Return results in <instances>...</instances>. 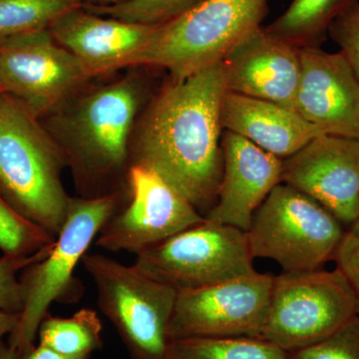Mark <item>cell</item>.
Listing matches in <instances>:
<instances>
[{
	"label": "cell",
	"instance_id": "17",
	"mask_svg": "<svg viewBox=\"0 0 359 359\" xmlns=\"http://www.w3.org/2000/svg\"><path fill=\"white\" fill-rule=\"evenodd\" d=\"M156 27L105 18L82 6L63 14L48 30L93 78L130 67Z\"/></svg>",
	"mask_w": 359,
	"mask_h": 359
},
{
	"label": "cell",
	"instance_id": "12",
	"mask_svg": "<svg viewBox=\"0 0 359 359\" xmlns=\"http://www.w3.org/2000/svg\"><path fill=\"white\" fill-rule=\"evenodd\" d=\"M129 201L104 224L97 247L139 254L202 223L205 217L150 168H129Z\"/></svg>",
	"mask_w": 359,
	"mask_h": 359
},
{
	"label": "cell",
	"instance_id": "32",
	"mask_svg": "<svg viewBox=\"0 0 359 359\" xmlns=\"http://www.w3.org/2000/svg\"><path fill=\"white\" fill-rule=\"evenodd\" d=\"M87 1L91 2V4H98V6H110V4H118V2H121L123 0H87Z\"/></svg>",
	"mask_w": 359,
	"mask_h": 359
},
{
	"label": "cell",
	"instance_id": "25",
	"mask_svg": "<svg viewBox=\"0 0 359 359\" xmlns=\"http://www.w3.org/2000/svg\"><path fill=\"white\" fill-rule=\"evenodd\" d=\"M54 243L29 256L4 255L0 257V311L11 313H20L22 311V289L18 273L26 266L47 256L53 248Z\"/></svg>",
	"mask_w": 359,
	"mask_h": 359
},
{
	"label": "cell",
	"instance_id": "13",
	"mask_svg": "<svg viewBox=\"0 0 359 359\" xmlns=\"http://www.w3.org/2000/svg\"><path fill=\"white\" fill-rule=\"evenodd\" d=\"M282 183L327 209L342 224L359 219V140L320 135L283 160Z\"/></svg>",
	"mask_w": 359,
	"mask_h": 359
},
{
	"label": "cell",
	"instance_id": "24",
	"mask_svg": "<svg viewBox=\"0 0 359 359\" xmlns=\"http://www.w3.org/2000/svg\"><path fill=\"white\" fill-rule=\"evenodd\" d=\"M56 238L26 221L0 194V250L9 256H29L48 247Z\"/></svg>",
	"mask_w": 359,
	"mask_h": 359
},
{
	"label": "cell",
	"instance_id": "11",
	"mask_svg": "<svg viewBox=\"0 0 359 359\" xmlns=\"http://www.w3.org/2000/svg\"><path fill=\"white\" fill-rule=\"evenodd\" d=\"M275 276L252 273L199 289L177 292L168 337H257L266 321Z\"/></svg>",
	"mask_w": 359,
	"mask_h": 359
},
{
	"label": "cell",
	"instance_id": "14",
	"mask_svg": "<svg viewBox=\"0 0 359 359\" xmlns=\"http://www.w3.org/2000/svg\"><path fill=\"white\" fill-rule=\"evenodd\" d=\"M295 111L323 134L359 140V80L340 52L301 48Z\"/></svg>",
	"mask_w": 359,
	"mask_h": 359
},
{
	"label": "cell",
	"instance_id": "19",
	"mask_svg": "<svg viewBox=\"0 0 359 359\" xmlns=\"http://www.w3.org/2000/svg\"><path fill=\"white\" fill-rule=\"evenodd\" d=\"M358 4L359 0H292L264 29L299 48L320 47L332 22Z\"/></svg>",
	"mask_w": 359,
	"mask_h": 359
},
{
	"label": "cell",
	"instance_id": "1",
	"mask_svg": "<svg viewBox=\"0 0 359 359\" xmlns=\"http://www.w3.org/2000/svg\"><path fill=\"white\" fill-rule=\"evenodd\" d=\"M226 91L222 62L171 79L151 103L131 148V165L152 169L204 217L216 203L223 176Z\"/></svg>",
	"mask_w": 359,
	"mask_h": 359
},
{
	"label": "cell",
	"instance_id": "28",
	"mask_svg": "<svg viewBox=\"0 0 359 359\" xmlns=\"http://www.w3.org/2000/svg\"><path fill=\"white\" fill-rule=\"evenodd\" d=\"M334 259L337 269L346 276L353 290L359 316V219L344 233Z\"/></svg>",
	"mask_w": 359,
	"mask_h": 359
},
{
	"label": "cell",
	"instance_id": "27",
	"mask_svg": "<svg viewBox=\"0 0 359 359\" xmlns=\"http://www.w3.org/2000/svg\"><path fill=\"white\" fill-rule=\"evenodd\" d=\"M328 36L339 45L340 53L359 80V4L332 22Z\"/></svg>",
	"mask_w": 359,
	"mask_h": 359
},
{
	"label": "cell",
	"instance_id": "29",
	"mask_svg": "<svg viewBox=\"0 0 359 359\" xmlns=\"http://www.w3.org/2000/svg\"><path fill=\"white\" fill-rule=\"evenodd\" d=\"M21 359H90V358L65 355L53 351L50 347L39 344V346H33L25 355L21 356Z\"/></svg>",
	"mask_w": 359,
	"mask_h": 359
},
{
	"label": "cell",
	"instance_id": "6",
	"mask_svg": "<svg viewBox=\"0 0 359 359\" xmlns=\"http://www.w3.org/2000/svg\"><path fill=\"white\" fill-rule=\"evenodd\" d=\"M342 224L313 198L280 183L255 212L245 235L254 259H273L283 273H297L334 259L346 233Z\"/></svg>",
	"mask_w": 359,
	"mask_h": 359
},
{
	"label": "cell",
	"instance_id": "7",
	"mask_svg": "<svg viewBox=\"0 0 359 359\" xmlns=\"http://www.w3.org/2000/svg\"><path fill=\"white\" fill-rule=\"evenodd\" d=\"M81 263L95 283L99 309L131 358L166 359L176 290L101 254H86Z\"/></svg>",
	"mask_w": 359,
	"mask_h": 359
},
{
	"label": "cell",
	"instance_id": "16",
	"mask_svg": "<svg viewBox=\"0 0 359 359\" xmlns=\"http://www.w3.org/2000/svg\"><path fill=\"white\" fill-rule=\"evenodd\" d=\"M221 146L223 176L205 218L247 231L259 205L282 183L283 160L224 130Z\"/></svg>",
	"mask_w": 359,
	"mask_h": 359
},
{
	"label": "cell",
	"instance_id": "9",
	"mask_svg": "<svg viewBox=\"0 0 359 359\" xmlns=\"http://www.w3.org/2000/svg\"><path fill=\"white\" fill-rule=\"evenodd\" d=\"M136 256L132 266L137 271L176 292L257 271L245 231L205 218Z\"/></svg>",
	"mask_w": 359,
	"mask_h": 359
},
{
	"label": "cell",
	"instance_id": "4",
	"mask_svg": "<svg viewBox=\"0 0 359 359\" xmlns=\"http://www.w3.org/2000/svg\"><path fill=\"white\" fill-rule=\"evenodd\" d=\"M269 0H204L156 27L134 66H155L182 80L218 65L240 42L262 27Z\"/></svg>",
	"mask_w": 359,
	"mask_h": 359
},
{
	"label": "cell",
	"instance_id": "2",
	"mask_svg": "<svg viewBox=\"0 0 359 359\" xmlns=\"http://www.w3.org/2000/svg\"><path fill=\"white\" fill-rule=\"evenodd\" d=\"M142 90L137 78L125 77L82 97L59 116V136L53 138L67 157L80 197L122 192V181L128 183L130 133Z\"/></svg>",
	"mask_w": 359,
	"mask_h": 359
},
{
	"label": "cell",
	"instance_id": "21",
	"mask_svg": "<svg viewBox=\"0 0 359 359\" xmlns=\"http://www.w3.org/2000/svg\"><path fill=\"white\" fill-rule=\"evenodd\" d=\"M166 359H290L289 353L259 337L171 340Z\"/></svg>",
	"mask_w": 359,
	"mask_h": 359
},
{
	"label": "cell",
	"instance_id": "8",
	"mask_svg": "<svg viewBox=\"0 0 359 359\" xmlns=\"http://www.w3.org/2000/svg\"><path fill=\"white\" fill-rule=\"evenodd\" d=\"M356 316L355 295L339 269L283 273L273 278L257 337L292 353L327 339Z\"/></svg>",
	"mask_w": 359,
	"mask_h": 359
},
{
	"label": "cell",
	"instance_id": "33",
	"mask_svg": "<svg viewBox=\"0 0 359 359\" xmlns=\"http://www.w3.org/2000/svg\"><path fill=\"white\" fill-rule=\"evenodd\" d=\"M4 94L0 93V109H1L2 103H4Z\"/></svg>",
	"mask_w": 359,
	"mask_h": 359
},
{
	"label": "cell",
	"instance_id": "15",
	"mask_svg": "<svg viewBox=\"0 0 359 359\" xmlns=\"http://www.w3.org/2000/svg\"><path fill=\"white\" fill-rule=\"evenodd\" d=\"M226 90L295 110L301 48L259 28L222 61Z\"/></svg>",
	"mask_w": 359,
	"mask_h": 359
},
{
	"label": "cell",
	"instance_id": "18",
	"mask_svg": "<svg viewBox=\"0 0 359 359\" xmlns=\"http://www.w3.org/2000/svg\"><path fill=\"white\" fill-rule=\"evenodd\" d=\"M221 122L223 131L242 136L282 160L325 135L292 108L229 91L224 97Z\"/></svg>",
	"mask_w": 359,
	"mask_h": 359
},
{
	"label": "cell",
	"instance_id": "5",
	"mask_svg": "<svg viewBox=\"0 0 359 359\" xmlns=\"http://www.w3.org/2000/svg\"><path fill=\"white\" fill-rule=\"evenodd\" d=\"M122 192L103 197L71 198L67 218L53 248L43 259L29 264L20 276L23 309L9 335V346L20 356L34 346L40 323L54 302H73L80 297L75 268L104 224L123 207Z\"/></svg>",
	"mask_w": 359,
	"mask_h": 359
},
{
	"label": "cell",
	"instance_id": "23",
	"mask_svg": "<svg viewBox=\"0 0 359 359\" xmlns=\"http://www.w3.org/2000/svg\"><path fill=\"white\" fill-rule=\"evenodd\" d=\"M204 0H123L110 6L83 4L91 13L144 25H162L197 6Z\"/></svg>",
	"mask_w": 359,
	"mask_h": 359
},
{
	"label": "cell",
	"instance_id": "31",
	"mask_svg": "<svg viewBox=\"0 0 359 359\" xmlns=\"http://www.w3.org/2000/svg\"><path fill=\"white\" fill-rule=\"evenodd\" d=\"M0 359H21L20 354L9 346V344H6L4 340L0 341Z\"/></svg>",
	"mask_w": 359,
	"mask_h": 359
},
{
	"label": "cell",
	"instance_id": "22",
	"mask_svg": "<svg viewBox=\"0 0 359 359\" xmlns=\"http://www.w3.org/2000/svg\"><path fill=\"white\" fill-rule=\"evenodd\" d=\"M83 0H0V39L49 29Z\"/></svg>",
	"mask_w": 359,
	"mask_h": 359
},
{
	"label": "cell",
	"instance_id": "30",
	"mask_svg": "<svg viewBox=\"0 0 359 359\" xmlns=\"http://www.w3.org/2000/svg\"><path fill=\"white\" fill-rule=\"evenodd\" d=\"M20 313H6L0 311V341L6 335H11L20 321Z\"/></svg>",
	"mask_w": 359,
	"mask_h": 359
},
{
	"label": "cell",
	"instance_id": "10",
	"mask_svg": "<svg viewBox=\"0 0 359 359\" xmlns=\"http://www.w3.org/2000/svg\"><path fill=\"white\" fill-rule=\"evenodd\" d=\"M91 76L48 29L0 39V93L37 119L57 109Z\"/></svg>",
	"mask_w": 359,
	"mask_h": 359
},
{
	"label": "cell",
	"instance_id": "3",
	"mask_svg": "<svg viewBox=\"0 0 359 359\" xmlns=\"http://www.w3.org/2000/svg\"><path fill=\"white\" fill-rule=\"evenodd\" d=\"M65 153L25 106L4 95L0 109V194L20 216L57 238L71 198L61 181Z\"/></svg>",
	"mask_w": 359,
	"mask_h": 359
},
{
	"label": "cell",
	"instance_id": "26",
	"mask_svg": "<svg viewBox=\"0 0 359 359\" xmlns=\"http://www.w3.org/2000/svg\"><path fill=\"white\" fill-rule=\"evenodd\" d=\"M290 359H359V316L313 346L289 353Z\"/></svg>",
	"mask_w": 359,
	"mask_h": 359
},
{
	"label": "cell",
	"instance_id": "20",
	"mask_svg": "<svg viewBox=\"0 0 359 359\" xmlns=\"http://www.w3.org/2000/svg\"><path fill=\"white\" fill-rule=\"evenodd\" d=\"M102 323L93 309H81L71 318L47 313L40 323L39 344L65 355L90 358L102 348Z\"/></svg>",
	"mask_w": 359,
	"mask_h": 359
}]
</instances>
